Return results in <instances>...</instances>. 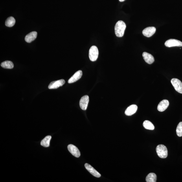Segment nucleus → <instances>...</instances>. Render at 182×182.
I'll return each mask as SVG.
<instances>
[{
  "instance_id": "1",
  "label": "nucleus",
  "mask_w": 182,
  "mask_h": 182,
  "mask_svg": "<svg viewBox=\"0 0 182 182\" xmlns=\"http://www.w3.org/2000/svg\"><path fill=\"white\" fill-rule=\"evenodd\" d=\"M126 27V24L122 21H118L115 26V34L117 37L123 36Z\"/></svg>"
},
{
  "instance_id": "2",
  "label": "nucleus",
  "mask_w": 182,
  "mask_h": 182,
  "mask_svg": "<svg viewBox=\"0 0 182 182\" xmlns=\"http://www.w3.org/2000/svg\"><path fill=\"white\" fill-rule=\"evenodd\" d=\"M156 150L157 155L161 158L165 159L167 157V149L164 145H159L157 147Z\"/></svg>"
},
{
  "instance_id": "3",
  "label": "nucleus",
  "mask_w": 182,
  "mask_h": 182,
  "mask_svg": "<svg viewBox=\"0 0 182 182\" xmlns=\"http://www.w3.org/2000/svg\"><path fill=\"white\" fill-rule=\"evenodd\" d=\"M98 51L97 47L92 46L89 50V56L90 60L92 61H96L98 58Z\"/></svg>"
},
{
  "instance_id": "4",
  "label": "nucleus",
  "mask_w": 182,
  "mask_h": 182,
  "mask_svg": "<svg viewBox=\"0 0 182 182\" xmlns=\"http://www.w3.org/2000/svg\"><path fill=\"white\" fill-rule=\"evenodd\" d=\"M175 90L179 93H182V82L176 78H173L171 81Z\"/></svg>"
},
{
  "instance_id": "5",
  "label": "nucleus",
  "mask_w": 182,
  "mask_h": 182,
  "mask_svg": "<svg viewBox=\"0 0 182 182\" xmlns=\"http://www.w3.org/2000/svg\"><path fill=\"white\" fill-rule=\"evenodd\" d=\"M165 45L166 46L168 47H181L182 42L181 41L176 39H170L166 41Z\"/></svg>"
},
{
  "instance_id": "6",
  "label": "nucleus",
  "mask_w": 182,
  "mask_h": 182,
  "mask_svg": "<svg viewBox=\"0 0 182 182\" xmlns=\"http://www.w3.org/2000/svg\"><path fill=\"white\" fill-rule=\"evenodd\" d=\"M65 83V81L63 79L54 81L50 83L48 86V89H57L59 87L63 86Z\"/></svg>"
},
{
  "instance_id": "7",
  "label": "nucleus",
  "mask_w": 182,
  "mask_h": 182,
  "mask_svg": "<svg viewBox=\"0 0 182 182\" xmlns=\"http://www.w3.org/2000/svg\"><path fill=\"white\" fill-rule=\"evenodd\" d=\"M68 150L74 157H79L81 154L79 150L77 147L73 144H70L67 146Z\"/></svg>"
},
{
  "instance_id": "8",
  "label": "nucleus",
  "mask_w": 182,
  "mask_h": 182,
  "mask_svg": "<svg viewBox=\"0 0 182 182\" xmlns=\"http://www.w3.org/2000/svg\"><path fill=\"white\" fill-rule=\"evenodd\" d=\"M89 102V96L85 95L82 96L80 101V106L83 110H86Z\"/></svg>"
},
{
  "instance_id": "9",
  "label": "nucleus",
  "mask_w": 182,
  "mask_h": 182,
  "mask_svg": "<svg viewBox=\"0 0 182 182\" xmlns=\"http://www.w3.org/2000/svg\"><path fill=\"white\" fill-rule=\"evenodd\" d=\"M156 28L154 27H147L142 31L144 36L147 37H150L154 34L156 32Z\"/></svg>"
},
{
  "instance_id": "10",
  "label": "nucleus",
  "mask_w": 182,
  "mask_h": 182,
  "mask_svg": "<svg viewBox=\"0 0 182 182\" xmlns=\"http://www.w3.org/2000/svg\"><path fill=\"white\" fill-rule=\"evenodd\" d=\"M85 167L87 170L93 176L97 178H99L101 176V175L100 173L89 164L86 163L85 164Z\"/></svg>"
},
{
  "instance_id": "11",
  "label": "nucleus",
  "mask_w": 182,
  "mask_h": 182,
  "mask_svg": "<svg viewBox=\"0 0 182 182\" xmlns=\"http://www.w3.org/2000/svg\"><path fill=\"white\" fill-rule=\"evenodd\" d=\"M169 103V101L167 100H162L158 105L157 110L159 111L163 112L167 108Z\"/></svg>"
},
{
  "instance_id": "12",
  "label": "nucleus",
  "mask_w": 182,
  "mask_h": 182,
  "mask_svg": "<svg viewBox=\"0 0 182 182\" xmlns=\"http://www.w3.org/2000/svg\"><path fill=\"white\" fill-rule=\"evenodd\" d=\"M82 72L81 70L76 72L74 75L70 78L68 81L69 83H72L75 82L78 80L82 77Z\"/></svg>"
},
{
  "instance_id": "13",
  "label": "nucleus",
  "mask_w": 182,
  "mask_h": 182,
  "mask_svg": "<svg viewBox=\"0 0 182 182\" xmlns=\"http://www.w3.org/2000/svg\"><path fill=\"white\" fill-rule=\"evenodd\" d=\"M137 109L138 107L136 105H131L126 109L125 114L127 116L132 115L136 112Z\"/></svg>"
},
{
  "instance_id": "14",
  "label": "nucleus",
  "mask_w": 182,
  "mask_h": 182,
  "mask_svg": "<svg viewBox=\"0 0 182 182\" xmlns=\"http://www.w3.org/2000/svg\"><path fill=\"white\" fill-rule=\"evenodd\" d=\"M142 56L143 57L144 60L149 64H152L154 62V57L152 55L147 52H144L142 54Z\"/></svg>"
},
{
  "instance_id": "15",
  "label": "nucleus",
  "mask_w": 182,
  "mask_h": 182,
  "mask_svg": "<svg viewBox=\"0 0 182 182\" xmlns=\"http://www.w3.org/2000/svg\"><path fill=\"white\" fill-rule=\"evenodd\" d=\"M37 36L36 32H32L27 34L25 37V40L26 42L30 43L36 39Z\"/></svg>"
},
{
  "instance_id": "16",
  "label": "nucleus",
  "mask_w": 182,
  "mask_h": 182,
  "mask_svg": "<svg viewBox=\"0 0 182 182\" xmlns=\"http://www.w3.org/2000/svg\"><path fill=\"white\" fill-rule=\"evenodd\" d=\"M51 139V136H48L46 137L41 142V145L44 147L47 148L50 146V140Z\"/></svg>"
},
{
  "instance_id": "17",
  "label": "nucleus",
  "mask_w": 182,
  "mask_h": 182,
  "mask_svg": "<svg viewBox=\"0 0 182 182\" xmlns=\"http://www.w3.org/2000/svg\"><path fill=\"white\" fill-rule=\"evenodd\" d=\"M2 67L4 69H12L14 67V65L12 61H6L2 63L1 64Z\"/></svg>"
},
{
  "instance_id": "18",
  "label": "nucleus",
  "mask_w": 182,
  "mask_h": 182,
  "mask_svg": "<svg viewBox=\"0 0 182 182\" xmlns=\"http://www.w3.org/2000/svg\"><path fill=\"white\" fill-rule=\"evenodd\" d=\"M157 179L156 175L154 173H151L146 176V181L147 182H156Z\"/></svg>"
},
{
  "instance_id": "19",
  "label": "nucleus",
  "mask_w": 182,
  "mask_h": 182,
  "mask_svg": "<svg viewBox=\"0 0 182 182\" xmlns=\"http://www.w3.org/2000/svg\"><path fill=\"white\" fill-rule=\"evenodd\" d=\"M15 22H16V21H15L14 18L12 17H10L6 20L5 25L7 27H12L15 25Z\"/></svg>"
},
{
  "instance_id": "20",
  "label": "nucleus",
  "mask_w": 182,
  "mask_h": 182,
  "mask_svg": "<svg viewBox=\"0 0 182 182\" xmlns=\"http://www.w3.org/2000/svg\"><path fill=\"white\" fill-rule=\"evenodd\" d=\"M143 126L147 130H153L155 129V126L153 124L148 120H145L144 122Z\"/></svg>"
},
{
  "instance_id": "21",
  "label": "nucleus",
  "mask_w": 182,
  "mask_h": 182,
  "mask_svg": "<svg viewBox=\"0 0 182 182\" xmlns=\"http://www.w3.org/2000/svg\"><path fill=\"white\" fill-rule=\"evenodd\" d=\"M176 132L177 135L178 137L182 136V122H180L177 126Z\"/></svg>"
},
{
  "instance_id": "22",
  "label": "nucleus",
  "mask_w": 182,
  "mask_h": 182,
  "mask_svg": "<svg viewBox=\"0 0 182 182\" xmlns=\"http://www.w3.org/2000/svg\"><path fill=\"white\" fill-rule=\"evenodd\" d=\"M125 1V0H119V1L120 2H122V1Z\"/></svg>"
}]
</instances>
